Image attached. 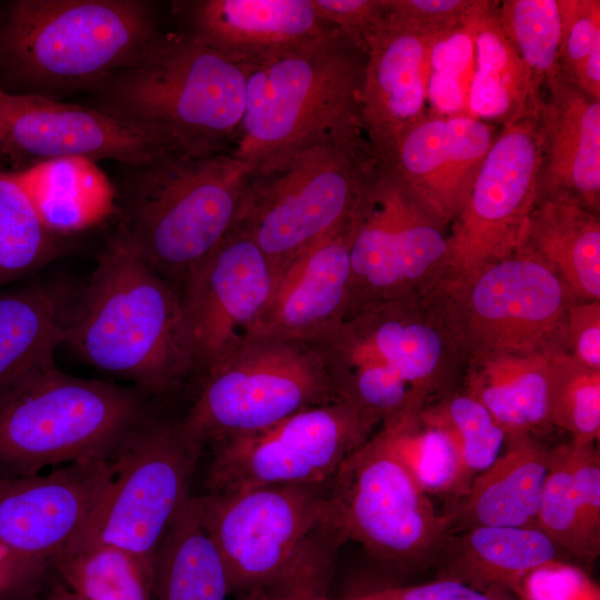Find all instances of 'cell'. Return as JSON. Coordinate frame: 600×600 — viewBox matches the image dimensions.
<instances>
[{
  "label": "cell",
  "instance_id": "7402d4cb",
  "mask_svg": "<svg viewBox=\"0 0 600 600\" xmlns=\"http://www.w3.org/2000/svg\"><path fill=\"white\" fill-rule=\"evenodd\" d=\"M436 36L407 29L387 14L366 37L361 93L363 134L374 156L428 112L429 53Z\"/></svg>",
  "mask_w": 600,
  "mask_h": 600
},
{
  "label": "cell",
  "instance_id": "7c38bea8",
  "mask_svg": "<svg viewBox=\"0 0 600 600\" xmlns=\"http://www.w3.org/2000/svg\"><path fill=\"white\" fill-rule=\"evenodd\" d=\"M201 450L180 420L151 411L113 453L109 486L62 551L111 544L154 561L170 523L191 497Z\"/></svg>",
  "mask_w": 600,
  "mask_h": 600
},
{
  "label": "cell",
  "instance_id": "b9f144b4",
  "mask_svg": "<svg viewBox=\"0 0 600 600\" xmlns=\"http://www.w3.org/2000/svg\"><path fill=\"white\" fill-rule=\"evenodd\" d=\"M511 593L518 600H600V587L588 570L562 558L526 573Z\"/></svg>",
  "mask_w": 600,
  "mask_h": 600
},
{
  "label": "cell",
  "instance_id": "ba28073f",
  "mask_svg": "<svg viewBox=\"0 0 600 600\" xmlns=\"http://www.w3.org/2000/svg\"><path fill=\"white\" fill-rule=\"evenodd\" d=\"M143 392L40 364L0 388V479L111 458L151 410Z\"/></svg>",
  "mask_w": 600,
  "mask_h": 600
},
{
  "label": "cell",
  "instance_id": "836d02e7",
  "mask_svg": "<svg viewBox=\"0 0 600 600\" xmlns=\"http://www.w3.org/2000/svg\"><path fill=\"white\" fill-rule=\"evenodd\" d=\"M153 562L122 548L94 544L61 551L48 567L88 600H152Z\"/></svg>",
  "mask_w": 600,
  "mask_h": 600
},
{
  "label": "cell",
  "instance_id": "681fc988",
  "mask_svg": "<svg viewBox=\"0 0 600 600\" xmlns=\"http://www.w3.org/2000/svg\"><path fill=\"white\" fill-rule=\"evenodd\" d=\"M41 584L46 600H88L70 590L49 567L41 574Z\"/></svg>",
  "mask_w": 600,
  "mask_h": 600
},
{
  "label": "cell",
  "instance_id": "603a6c76",
  "mask_svg": "<svg viewBox=\"0 0 600 600\" xmlns=\"http://www.w3.org/2000/svg\"><path fill=\"white\" fill-rule=\"evenodd\" d=\"M350 242L349 218L301 252L277 278L249 333L309 341L336 323L350 299Z\"/></svg>",
  "mask_w": 600,
  "mask_h": 600
},
{
  "label": "cell",
  "instance_id": "52a82bcc",
  "mask_svg": "<svg viewBox=\"0 0 600 600\" xmlns=\"http://www.w3.org/2000/svg\"><path fill=\"white\" fill-rule=\"evenodd\" d=\"M328 483L197 497L231 593L327 597L336 551L347 541L331 518Z\"/></svg>",
  "mask_w": 600,
  "mask_h": 600
},
{
  "label": "cell",
  "instance_id": "4316f807",
  "mask_svg": "<svg viewBox=\"0 0 600 600\" xmlns=\"http://www.w3.org/2000/svg\"><path fill=\"white\" fill-rule=\"evenodd\" d=\"M469 19L476 42L469 116L499 128L538 117L543 93L501 29L498 1L474 0Z\"/></svg>",
  "mask_w": 600,
  "mask_h": 600
},
{
  "label": "cell",
  "instance_id": "74e56055",
  "mask_svg": "<svg viewBox=\"0 0 600 600\" xmlns=\"http://www.w3.org/2000/svg\"><path fill=\"white\" fill-rule=\"evenodd\" d=\"M548 419L571 436L576 444L596 443L600 437V370L588 368L569 352L549 360Z\"/></svg>",
  "mask_w": 600,
  "mask_h": 600
},
{
  "label": "cell",
  "instance_id": "2e32d148",
  "mask_svg": "<svg viewBox=\"0 0 600 600\" xmlns=\"http://www.w3.org/2000/svg\"><path fill=\"white\" fill-rule=\"evenodd\" d=\"M541 161L538 117L500 128L450 226L447 251L433 280L471 277L522 247L539 198Z\"/></svg>",
  "mask_w": 600,
  "mask_h": 600
},
{
  "label": "cell",
  "instance_id": "5bb4252c",
  "mask_svg": "<svg viewBox=\"0 0 600 600\" xmlns=\"http://www.w3.org/2000/svg\"><path fill=\"white\" fill-rule=\"evenodd\" d=\"M350 219L349 304L420 293L438 274L447 229L377 157L366 171Z\"/></svg>",
  "mask_w": 600,
  "mask_h": 600
},
{
  "label": "cell",
  "instance_id": "f35d334b",
  "mask_svg": "<svg viewBox=\"0 0 600 600\" xmlns=\"http://www.w3.org/2000/svg\"><path fill=\"white\" fill-rule=\"evenodd\" d=\"M474 69V32L468 12L461 24L433 38L429 53L428 112L470 117L468 101Z\"/></svg>",
  "mask_w": 600,
  "mask_h": 600
},
{
  "label": "cell",
  "instance_id": "7bdbcfd3",
  "mask_svg": "<svg viewBox=\"0 0 600 600\" xmlns=\"http://www.w3.org/2000/svg\"><path fill=\"white\" fill-rule=\"evenodd\" d=\"M474 0H386L387 17L412 31L437 36L461 24Z\"/></svg>",
  "mask_w": 600,
  "mask_h": 600
},
{
  "label": "cell",
  "instance_id": "7a4b0ae2",
  "mask_svg": "<svg viewBox=\"0 0 600 600\" xmlns=\"http://www.w3.org/2000/svg\"><path fill=\"white\" fill-rule=\"evenodd\" d=\"M63 344L86 363L164 394L193 373V343L179 293L117 232L78 288Z\"/></svg>",
  "mask_w": 600,
  "mask_h": 600
},
{
  "label": "cell",
  "instance_id": "7dc6e473",
  "mask_svg": "<svg viewBox=\"0 0 600 600\" xmlns=\"http://www.w3.org/2000/svg\"><path fill=\"white\" fill-rule=\"evenodd\" d=\"M40 571H33L27 568L0 547V597L20 581Z\"/></svg>",
  "mask_w": 600,
  "mask_h": 600
},
{
  "label": "cell",
  "instance_id": "e575fe53",
  "mask_svg": "<svg viewBox=\"0 0 600 600\" xmlns=\"http://www.w3.org/2000/svg\"><path fill=\"white\" fill-rule=\"evenodd\" d=\"M66 251L40 220L24 189L0 169V288L30 277Z\"/></svg>",
  "mask_w": 600,
  "mask_h": 600
},
{
  "label": "cell",
  "instance_id": "e0dca14e",
  "mask_svg": "<svg viewBox=\"0 0 600 600\" xmlns=\"http://www.w3.org/2000/svg\"><path fill=\"white\" fill-rule=\"evenodd\" d=\"M276 280L263 252L236 223L190 274L180 293L197 374L228 356L251 331Z\"/></svg>",
  "mask_w": 600,
  "mask_h": 600
},
{
  "label": "cell",
  "instance_id": "44dd1931",
  "mask_svg": "<svg viewBox=\"0 0 600 600\" xmlns=\"http://www.w3.org/2000/svg\"><path fill=\"white\" fill-rule=\"evenodd\" d=\"M170 7L177 30L247 67L334 31L311 0H178Z\"/></svg>",
  "mask_w": 600,
  "mask_h": 600
},
{
  "label": "cell",
  "instance_id": "6da1fadb",
  "mask_svg": "<svg viewBox=\"0 0 600 600\" xmlns=\"http://www.w3.org/2000/svg\"><path fill=\"white\" fill-rule=\"evenodd\" d=\"M307 342L336 398L378 424L453 391L466 367L423 292L351 303Z\"/></svg>",
  "mask_w": 600,
  "mask_h": 600
},
{
  "label": "cell",
  "instance_id": "ee69618b",
  "mask_svg": "<svg viewBox=\"0 0 600 600\" xmlns=\"http://www.w3.org/2000/svg\"><path fill=\"white\" fill-rule=\"evenodd\" d=\"M313 600H518L513 594L500 590H482L468 584L434 579L413 586L388 587L356 593L340 599L328 597Z\"/></svg>",
  "mask_w": 600,
  "mask_h": 600
},
{
  "label": "cell",
  "instance_id": "5b68a950",
  "mask_svg": "<svg viewBox=\"0 0 600 600\" xmlns=\"http://www.w3.org/2000/svg\"><path fill=\"white\" fill-rule=\"evenodd\" d=\"M249 69L182 31H161L134 61L89 91L91 107L164 148L226 152L242 119Z\"/></svg>",
  "mask_w": 600,
  "mask_h": 600
},
{
  "label": "cell",
  "instance_id": "4dcf8cb0",
  "mask_svg": "<svg viewBox=\"0 0 600 600\" xmlns=\"http://www.w3.org/2000/svg\"><path fill=\"white\" fill-rule=\"evenodd\" d=\"M7 171L59 237L92 228L117 211L116 187L94 161L61 158Z\"/></svg>",
  "mask_w": 600,
  "mask_h": 600
},
{
  "label": "cell",
  "instance_id": "ab89813d",
  "mask_svg": "<svg viewBox=\"0 0 600 600\" xmlns=\"http://www.w3.org/2000/svg\"><path fill=\"white\" fill-rule=\"evenodd\" d=\"M423 413L451 433L472 480L500 456L507 440L504 430L464 390L431 401L423 407Z\"/></svg>",
  "mask_w": 600,
  "mask_h": 600
},
{
  "label": "cell",
  "instance_id": "ac0fdd59",
  "mask_svg": "<svg viewBox=\"0 0 600 600\" xmlns=\"http://www.w3.org/2000/svg\"><path fill=\"white\" fill-rule=\"evenodd\" d=\"M162 149L150 136L93 107L0 90V150L13 171L61 158L132 166Z\"/></svg>",
  "mask_w": 600,
  "mask_h": 600
},
{
  "label": "cell",
  "instance_id": "9c48e42d",
  "mask_svg": "<svg viewBox=\"0 0 600 600\" xmlns=\"http://www.w3.org/2000/svg\"><path fill=\"white\" fill-rule=\"evenodd\" d=\"M467 360L490 353L569 352L573 300L546 264L522 249L459 280L423 289Z\"/></svg>",
  "mask_w": 600,
  "mask_h": 600
},
{
  "label": "cell",
  "instance_id": "484cf974",
  "mask_svg": "<svg viewBox=\"0 0 600 600\" xmlns=\"http://www.w3.org/2000/svg\"><path fill=\"white\" fill-rule=\"evenodd\" d=\"M558 558L561 551L538 528L471 527L448 537L436 579L511 593L526 573Z\"/></svg>",
  "mask_w": 600,
  "mask_h": 600
},
{
  "label": "cell",
  "instance_id": "60d3db41",
  "mask_svg": "<svg viewBox=\"0 0 600 600\" xmlns=\"http://www.w3.org/2000/svg\"><path fill=\"white\" fill-rule=\"evenodd\" d=\"M560 77L600 100V1L559 0Z\"/></svg>",
  "mask_w": 600,
  "mask_h": 600
},
{
  "label": "cell",
  "instance_id": "d6a6232c",
  "mask_svg": "<svg viewBox=\"0 0 600 600\" xmlns=\"http://www.w3.org/2000/svg\"><path fill=\"white\" fill-rule=\"evenodd\" d=\"M378 433L428 496L456 501L467 494L472 478L459 447L447 429L423 413V407L382 422Z\"/></svg>",
  "mask_w": 600,
  "mask_h": 600
},
{
  "label": "cell",
  "instance_id": "8fae6325",
  "mask_svg": "<svg viewBox=\"0 0 600 600\" xmlns=\"http://www.w3.org/2000/svg\"><path fill=\"white\" fill-rule=\"evenodd\" d=\"M198 376V391L180 422L202 448L338 400L310 343L272 334L248 333Z\"/></svg>",
  "mask_w": 600,
  "mask_h": 600
},
{
  "label": "cell",
  "instance_id": "8d00e7d4",
  "mask_svg": "<svg viewBox=\"0 0 600 600\" xmlns=\"http://www.w3.org/2000/svg\"><path fill=\"white\" fill-rule=\"evenodd\" d=\"M501 29L537 87L560 76L561 11L559 0H503L498 2Z\"/></svg>",
  "mask_w": 600,
  "mask_h": 600
},
{
  "label": "cell",
  "instance_id": "3957f363",
  "mask_svg": "<svg viewBox=\"0 0 600 600\" xmlns=\"http://www.w3.org/2000/svg\"><path fill=\"white\" fill-rule=\"evenodd\" d=\"M148 0H11L0 6V90L59 100L89 92L161 32Z\"/></svg>",
  "mask_w": 600,
  "mask_h": 600
},
{
  "label": "cell",
  "instance_id": "8992f818",
  "mask_svg": "<svg viewBox=\"0 0 600 600\" xmlns=\"http://www.w3.org/2000/svg\"><path fill=\"white\" fill-rule=\"evenodd\" d=\"M252 171L231 151L168 148L123 166L114 186L118 231L180 296L190 274L234 227Z\"/></svg>",
  "mask_w": 600,
  "mask_h": 600
},
{
  "label": "cell",
  "instance_id": "d590c367",
  "mask_svg": "<svg viewBox=\"0 0 600 600\" xmlns=\"http://www.w3.org/2000/svg\"><path fill=\"white\" fill-rule=\"evenodd\" d=\"M537 528L584 567H592L600 554V533L591 528L574 486L571 442L551 449Z\"/></svg>",
  "mask_w": 600,
  "mask_h": 600
},
{
  "label": "cell",
  "instance_id": "f1b7e54d",
  "mask_svg": "<svg viewBox=\"0 0 600 600\" xmlns=\"http://www.w3.org/2000/svg\"><path fill=\"white\" fill-rule=\"evenodd\" d=\"M77 289L64 280L0 288V388L54 361Z\"/></svg>",
  "mask_w": 600,
  "mask_h": 600
},
{
  "label": "cell",
  "instance_id": "83f0119b",
  "mask_svg": "<svg viewBox=\"0 0 600 600\" xmlns=\"http://www.w3.org/2000/svg\"><path fill=\"white\" fill-rule=\"evenodd\" d=\"M520 249L556 273L573 300L600 301L599 212L569 196H539Z\"/></svg>",
  "mask_w": 600,
  "mask_h": 600
},
{
  "label": "cell",
  "instance_id": "d4e9b609",
  "mask_svg": "<svg viewBox=\"0 0 600 600\" xmlns=\"http://www.w3.org/2000/svg\"><path fill=\"white\" fill-rule=\"evenodd\" d=\"M496 461L444 512L450 534L478 526L537 528L551 449L530 433L508 434Z\"/></svg>",
  "mask_w": 600,
  "mask_h": 600
},
{
  "label": "cell",
  "instance_id": "30bf717a",
  "mask_svg": "<svg viewBox=\"0 0 600 600\" xmlns=\"http://www.w3.org/2000/svg\"><path fill=\"white\" fill-rule=\"evenodd\" d=\"M374 157L368 142L329 143L253 169L236 223L263 252L276 278L308 247L350 218Z\"/></svg>",
  "mask_w": 600,
  "mask_h": 600
},
{
  "label": "cell",
  "instance_id": "f6af8a7d",
  "mask_svg": "<svg viewBox=\"0 0 600 600\" xmlns=\"http://www.w3.org/2000/svg\"><path fill=\"white\" fill-rule=\"evenodd\" d=\"M311 2L321 21L363 46L368 33L386 14V0H311Z\"/></svg>",
  "mask_w": 600,
  "mask_h": 600
},
{
  "label": "cell",
  "instance_id": "d6986e66",
  "mask_svg": "<svg viewBox=\"0 0 600 600\" xmlns=\"http://www.w3.org/2000/svg\"><path fill=\"white\" fill-rule=\"evenodd\" d=\"M113 474L111 457L0 479V547L27 568L43 570L79 532Z\"/></svg>",
  "mask_w": 600,
  "mask_h": 600
},
{
  "label": "cell",
  "instance_id": "f546056e",
  "mask_svg": "<svg viewBox=\"0 0 600 600\" xmlns=\"http://www.w3.org/2000/svg\"><path fill=\"white\" fill-rule=\"evenodd\" d=\"M551 354L499 352L467 360L464 391L479 401L506 434L547 433Z\"/></svg>",
  "mask_w": 600,
  "mask_h": 600
},
{
  "label": "cell",
  "instance_id": "ffe728a7",
  "mask_svg": "<svg viewBox=\"0 0 600 600\" xmlns=\"http://www.w3.org/2000/svg\"><path fill=\"white\" fill-rule=\"evenodd\" d=\"M499 130L468 116L427 112L378 159L393 171L418 204L447 229L463 208Z\"/></svg>",
  "mask_w": 600,
  "mask_h": 600
},
{
  "label": "cell",
  "instance_id": "4fadbf2b",
  "mask_svg": "<svg viewBox=\"0 0 600 600\" xmlns=\"http://www.w3.org/2000/svg\"><path fill=\"white\" fill-rule=\"evenodd\" d=\"M333 523L344 537L399 571L436 568L450 519L377 432L340 464L328 483Z\"/></svg>",
  "mask_w": 600,
  "mask_h": 600
},
{
  "label": "cell",
  "instance_id": "c3c4849f",
  "mask_svg": "<svg viewBox=\"0 0 600 600\" xmlns=\"http://www.w3.org/2000/svg\"><path fill=\"white\" fill-rule=\"evenodd\" d=\"M43 570L17 583L4 592L0 600H46L41 584Z\"/></svg>",
  "mask_w": 600,
  "mask_h": 600
},
{
  "label": "cell",
  "instance_id": "277c9868",
  "mask_svg": "<svg viewBox=\"0 0 600 600\" xmlns=\"http://www.w3.org/2000/svg\"><path fill=\"white\" fill-rule=\"evenodd\" d=\"M367 47L340 31L251 66L230 151L253 169L296 151L368 142L361 123Z\"/></svg>",
  "mask_w": 600,
  "mask_h": 600
},
{
  "label": "cell",
  "instance_id": "1f68e13d",
  "mask_svg": "<svg viewBox=\"0 0 600 600\" xmlns=\"http://www.w3.org/2000/svg\"><path fill=\"white\" fill-rule=\"evenodd\" d=\"M230 593L222 554L191 496L157 550L152 600H228Z\"/></svg>",
  "mask_w": 600,
  "mask_h": 600
},
{
  "label": "cell",
  "instance_id": "9a60e30c",
  "mask_svg": "<svg viewBox=\"0 0 600 600\" xmlns=\"http://www.w3.org/2000/svg\"><path fill=\"white\" fill-rule=\"evenodd\" d=\"M378 426L334 400L298 411L264 429L212 444L209 493L272 486L328 483Z\"/></svg>",
  "mask_w": 600,
  "mask_h": 600
},
{
  "label": "cell",
  "instance_id": "816d5d0a",
  "mask_svg": "<svg viewBox=\"0 0 600 600\" xmlns=\"http://www.w3.org/2000/svg\"><path fill=\"white\" fill-rule=\"evenodd\" d=\"M0 159H3V158H2V154H1V150H0Z\"/></svg>",
  "mask_w": 600,
  "mask_h": 600
},
{
  "label": "cell",
  "instance_id": "cb8c5ba5",
  "mask_svg": "<svg viewBox=\"0 0 600 600\" xmlns=\"http://www.w3.org/2000/svg\"><path fill=\"white\" fill-rule=\"evenodd\" d=\"M538 120L539 196H569L599 212L600 100L559 76L544 90Z\"/></svg>",
  "mask_w": 600,
  "mask_h": 600
},
{
  "label": "cell",
  "instance_id": "f907efd6",
  "mask_svg": "<svg viewBox=\"0 0 600 600\" xmlns=\"http://www.w3.org/2000/svg\"><path fill=\"white\" fill-rule=\"evenodd\" d=\"M314 598H302L292 596H278L269 593L262 589H252L242 593L240 600H313Z\"/></svg>",
  "mask_w": 600,
  "mask_h": 600
},
{
  "label": "cell",
  "instance_id": "bcb514c9",
  "mask_svg": "<svg viewBox=\"0 0 600 600\" xmlns=\"http://www.w3.org/2000/svg\"><path fill=\"white\" fill-rule=\"evenodd\" d=\"M567 330L570 356L588 368L600 370V301L572 300Z\"/></svg>",
  "mask_w": 600,
  "mask_h": 600
}]
</instances>
